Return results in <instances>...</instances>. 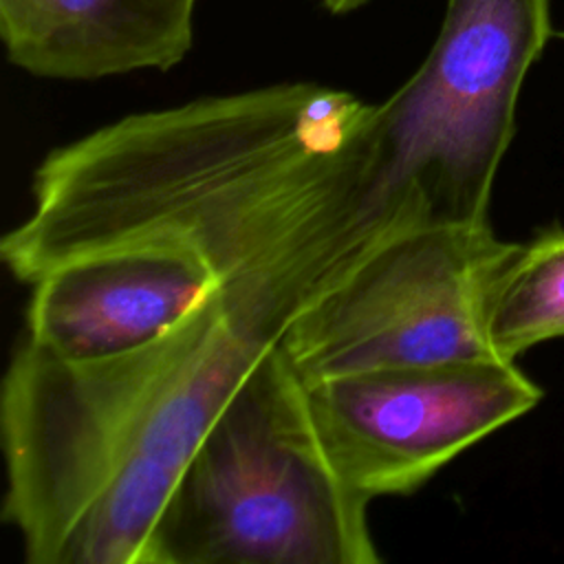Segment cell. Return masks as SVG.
I'll return each instance as SVG.
<instances>
[{"label": "cell", "mask_w": 564, "mask_h": 564, "mask_svg": "<svg viewBox=\"0 0 564 564\" xmlns=\"http://www.w3.org/2000/svg\"><path fill=\"white\" fill-rule=\"evenodd\" d=\"M542 390L494 357L361 368L300 381L306 425L337 476L368 500L410 496L533 410Z\"/></svg>", "instance_id": "cell-6"}, {"label": "cell", "mask_w": 564, "mask_h": 564, "mask_svg": "<svg viewBox=\"0 0 564 564\" xmlns=\"http://www.w3.org/2000/svg\"><path fill=\"white\" fill-rule=\"evenodd\" d=\"M416 223L421 196L381 189L375 104L289 82L128 115L55 148L0 256L33 284L97 251L165 247L245 282Z\"/></svg>", "instance_id": "cell-1"}, {"label": "cell", "mask_w": 564, "mask_h": 564, "mask_svg": "<svg viewBox=\"0 0 564 564\" xmlns=\"http://www.w3.org/2000/svg\"><path fill=\"white\" fill-rule=\"evenodd\" d=\"M198 0H0L13 66L44 79L90 82L167 70L194 42Z\"/></svg>", "instance_id": "cell-8"}, {"label": "cell", "mask_w": 564, "mask_h": 564, "mask_svg": "<svg viewBox=\"0 0 564 564\" xmlns=\"http://www.w3.org/2000/svg\"><path fill=\"white\" fill-rule=\"evenodd\" d=\"M518 245L498 238L489 220L403 227L293 319L280 352L302 383L361 368L494 357L489 295Z\"/></svg>", "instance_id": "cell-5"}, {"label": "cell", "mask_w": 564, "mask_h": 564, "mask_svg": "<svg viewBox=\"0 0 564 564\" xmlns=\"http://www.w3.org/2000/svg\"><path fill=\"white\" fill-rule=\"evenodd\" d=\"M328 13L333 15H341V13H350V11H357L359 7L372 2V0H317Z\"/></svg>", "instance_id": "cell-10"}, {"label": "cell", "mask_w": 564, "mask_h": 564, "mask_svg": "<svg viewBox=\"0 0 564 564\" xmlns=\"http://www.w3.org/2000/svg\"><path fill=\"white\" fill-rule=\"evenodd\" d=\"M218 282L207 262L165 247L82 256L31 284L24 339L68 361L123 355L159 339Z\"/></svg>", "instance_id": "cell-7"}, {"label": "cell", "mask_w": 564, "mask_h": 564, "mask_svg": "<svg viewBox=\"0 0 564 564\" xmlns=\"http://www.w3.org/2000/svg\"><path fill=\"white\" fill-rule=\"evenodd\" d=\"M557 337H564V227L518 245L487 308L489 348L502 361Z\"/></svg>", "instance_id": "cell-9"}, {"label": "cell", "mask_w": 564, "mask_h": 564, "mask_svg": "<svg viewBox=\"0 0 564 564\" xmlns=\"http://www.w3.org/2000/svg\"><path fill=\"white\" fill-rule=\"evenodd\" d=\"M368 251L218 282L159 339L59 359L29 339L0 388L2 518L29 564H154V531L218 412L293 319Z\"/></svg>", "instance_id": "cell-2"}, {"label": "cell", "mask_w": 564, "mask_h": 564, "mask_svg": "<svg viewBox=\"0 0 564 564\" xmlns=\"http://www.w3.org/2000/svg\"><path fill=\"white\" fill-rule=\"evenodd\" d=\"M549 35V0H447L427 57L375 104L383 192L419 194L430 223H487L520 88Z\"/></svg>", "instance_id": "cell-4"}, {"label": "cell", "mask_w": 564, "mask_h": 564, "mask_svg": "<svg viewBox=\"0 0 564 564\" xmlns=\"http://www.w3.org/2000/svg\"><path fill=\"white\" fill-rule=\"evenodd\" d=\"M368 500L317 447L280 346L203 434L163 507L154 564H377Z\"/></svg>", "instance_id": "cell-3"}]
</instances>
